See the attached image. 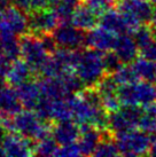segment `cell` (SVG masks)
<instances>
[{
    "label": "cell",
    "mask_w": 156,
    "mask_h": 157,
    "mask_svg": "<svg viewBox=\"0 0 156 157\" xmlns=\"http://www.w3.org/2000/svg\"><path fill=\"white\" fill-rule=\"evenodd\" d=\"M2 15H4V10L0 9V21H1V18H2Z\"/></svg>",
    "instance_id": "obj_36"
},
{
    "label": "cell",
    "mask_w": 156,
    "mask_h": 157,
    "mask_svg": "<svg viewBox=\"0 0 156 157\" xmlns=\"http://www.w3.org/2000/svg\"><path fill=\"white\" fill-rule=\"evenodd\" d=\"M140 56L156 62V39L149 45H147L146 47L140 49Z\"/></svg>",
    "instance_id": "obj_31"
},
{
    "label": "cell",
    "mask_w": 156,
    "mask_h": 157,
    "mask_svg": "<svg viewBox=\"0 0 156 157\" xmlns=\"http://www.w3.org/2000/svg\"><path fill=\"white\" fill-rule=\"evenodd\" d=\"M99 24L100 26H102L118 36L130 33L125 17L119 9L116 10V9L109 8L108 10L103 12L99 17Z\"/></svg>",
    "instance_id": "obj_13"
},
{
    "label": "cell",
    "mask_w": 156,
    "mask_h": 157,
    "mask_svg": "<svg viewBox=\"0 0 156 157\" xmlns=\"http://www.w3.org/2000/svg\"><path fill=\"white\" fill-rule=\"evenodd\" d=\"M131 35L135 40L139 49L146 47L147 45H149L156 39V32L154 31L152 25H148V24H141Z\"/></svg>",
    "instance_id": "obj_24"
},
{
    "label": "cell",
    "mask_w": 156,
    "mask_h": 157,
    "mask_svg": "<svg viewBox=\"0 0 156 157\" xmlns=\"http://www.w3.org/2000/svg\"><path fill=\"white\" fill-rule=\"evenodd\" d=\"M150 1H153V2H154V0H150Z\"/></svg>",
    "instance_id": "obj_39"
},
{
    "label": "cell",
    "mask_w": 156,
    "mask_h": 157,
    "mask_svg": "<svg viewBox=\"0 0 156 157\" xmlns=\"http://www.w3.org/2000/svg\"><path fill=\"white\" fill-rule=\"evenodd\" d=\"M79 127H80V136H79L78 146L80 149V153L82 155H86V156L94 155L99 144L103 139L104 131L91 125H84Z\"/></svg>",
    "instance_id": "obj_12"
},
{
    "label": "cell",
    "mask_w": 156,
    "mask_h": 157,
    "mask_svg": "<svg viewBox=\"0 0 156 157\" xmlns=\"http://www.w3.org/2000/svg\"><path fill=\"white\" fill-rule=\"evenodd\" d=\"M148 155H150V156H156V135L152 136V144H150V148H149Z\"/></svg>",
    "instance_id": "obj_32"
},
{
    "label": "cell",
    "mask_w": 156,
    "mask_h": 157,
    "mask_svg": "<svg viewBox=\"0 0 156 157\" xmlns=\"http://www.w3.org/2000/svg\"><path fill=\"white\" fill-rule=\"evenodd\" d=\"M8 6H9V0H0V9L5 10Z\"/></svg>",
    "instance_id": "obj_33"
},
{
    "label": "cell",
    "mask_w": 156,
    "mask_h": 157,
    "mask_svg": "<svg viewBox=\"0 0 156 157\" xmlns=\"http://www.w3.org/2000/svg\"><path fill=\"white\" fill-rule=\"evenodd\" d=\"M39 116L31 111H20L13 119L15 131L31 140H41L49 135L45 123L39 121Z\"/></svg>",
    "instance_id": "obj_5"
},
{
    "label": "cell",
    "mask_w": 156,
    "mask_h": 157,
    "mask_svg": "<svg viewBox=\"0 0 156 157\" xmlns=\"http://www.w3.org/2000/svg\"><path fill=\"white\" fill-rule=\"evenodd\" d=\"M16 93L22 105L28 110H33L37 107L41 96L40 84L33 82H24L16 87Z\"/></svg>",
    "instance_id": "obj_16"
},
{
    "label": "cell",
    "mask_w": 156,
    "mask_h": 157,
    "mask_svg": "<svg viewBox=\"0 0 156 157\" xmlns=\"http://www.w3.org/2000/svg\"><path fill=\"white\" fill-rule=\"evenodd\" d=\"M138 127L150 136L156 135V115H152V113L143 111V115L139 122Z\"/></svg>",
    "instance_id": "obj_28"
},
{
    "label": "cell",
    "mask_w": 156,
    "mask_h": 157,
    "mask_svg": "<svg viewBox=\"0 0 156 157\" xmlns=\"http://www.w3.org/2000/svg\"><path fill=\"white\" fill-rule=\"evenodd\" d=\"M113 51L125 64L132 63L140 55V49H139L138 45L133 39V37H130L129 33L119 35L117 37L116 45Z\"/></svg>",
    "instance_id": "obj_14"
},
{
    "label": "cell",
    "mask_w": 156,
    "mask_h": 157,
    "mask_svg": "<svg viewBox=\"0 0 156 157\" xmlns=\"http://www.w3.org/2000/svg\"><path fill=\"white\" fill-rule=\"evenodd\" d=\"M80 136V127L77 123L71 121H62L53 127V138L57 140V144H69L76 142V140Z\"/></svg>",
    "instance_id": "obj_15"
},
{
    "label": "cell",
    "mask_w": 156,
    "mask_h": 157,
    "mask_svg": "<svg viewBox=\"0 0 156 157\" xmlns=\"http://www.w3.org/2000/svg\"><path fill=\"white\" fill-rule=\"evenodd\" d=\"M150 25H152V28L154 29V31L156 32V9H155V12H154V15H153V18H152V22H150Z\"/></svg>",
    "instance_id": "obj_34"
},
{
    "label": "cell",
    "mask_w": 156,
    "mask_h": 157,
    "mask_svg": "<svg viewBox=\"0 0 156 157\" xmlns=\"http://www.w3.org/2000/svg\"><path fill=\"white\" fill-rule=\"evenodd\" d=\"M154 4H156V0H154Z\"/></svg>",
    "instance_id": "obj_38"
},
{
    "label": "cell",
    "mask_w": 156,
    "mask_h": 157,
    "mask_svg": "<svg viewBox=\"0 0 156 157\" xmlns=\"http://www.w3.org/2000/svg\"><path fill=\"white\" fill-rule=\"evenodd\" d=\"M75 70L86 87H96L107 75L103 64V52L94 48L80 51Z\"/></svg>",
    "instance_id": "obj_1"
},
{
    "label": "cell",
    "mask_w": 156,
    "mask_h": 157,
    "mask_svg": "<svg viewBox=\"0 0 156 157\" xmlns=\"http://www.w3.org/2000/svg\"><path fill=\"white\" fill-rule=\"evenodd\" d=\"M111 76H113V78L115 79V82H116L119 86H121V85H126V84L135 83V82H138L139 79H140L138 74H137V71H135V69L133 68V66H132L131 63H127V64L124 63V64L117 70L116 72H114Z\"/></svg>",
    "instance_id": "obj_25"
},
{
    "label": "cell",
    "mask_w": 156,
    "mask_h": 157,
    "mask_svg": "<svg viewBox=\"0 0 156 157\" xmlns=\"http://www.w3.org/2000/svg\"><path fill=\"white\" fill-rule=\"evenodd\" d=\"M2 148L8 156H28L31 154L30 139L25 136H18L10 133L5 135L2 140Z\"/></svg>",
    "instance_id": "obj_17"
},
{
    "label": "cell",
    "mask_w": 156,
    "mask_h": 157,
    "mask_svg": "<svg viewBox=\"0 0 156 157\" xmlns=\"http://www.w3.org/2000/svg\"><path fill=\"white\" fill-rule=\"evenodd\" d=\"M29 28V20L20 7H7L0 21V30H8L15 35H24Z\"/></svg>",
    "instance_id": "obj_11"
},
{
    "label": "cell",
    "mask_w": 156,
    "mask_h": 157,
    "mask_svg": "<svg viewBox=\"0 0 156 157\" xmlns=\"http://www.w3.org/2000/svg\"><path fill=\"white\" fill-rule=\"evenodd\" d=\"M143 107L137 105H122L119 109L109 113L108 130L113 135L132 131L139 126L143 115Z\"/></svg>",
    "instance_id": "obj_2"
},
{
    "label": "cell",
    "mask_w": 156,
    "mask_h": 157,
    "mask_svg": "<svg viewBox=\"0 0 156 157\" xmlns=\"http://www.w3.org/2000/svg\"><path fill=\"white\" fill-rule=\"evenodd\" d=\"M131 64L135 69L139 78L154 83L156 75V62L148 60L146 57L140 56L138 59H135Z\"/></svg>",
    "instance_id": "obj_22"
},
{
    "label": "cell",
    "mask_w": 156,
    "mask_h": 157,
    "mask_svg": "<svg viewBox=\"0 0 156 157\" xmlns=\"http://www.w3.org/2000/svg\"><path fill=\"white\" fill-rule=\"evenodd\" d=\"M122 105H137L146 107L156 101V86L153 82L143 80L121 85L117 91Z\"/></svg>",
    "instance_id": "obj_3"
},
{
    "label": "cell",
    "mask_w": 156,
    "mask_h": 157,
    "mask_svg": "<svg viewBox=\"0 0 156 157\" xmlns=\"http://www.w3.org/2000/svg\"><path fill=\"white\" fill-rule=\"evenodd\" d=\"M103 64L104 68H106L107 75H113L124 63L122 62V60L114 51H109V52H106L103 54Z\"/></svg>",
    "instance_id": "obj_27"
},
{
    "label": "cell",
    "mask_w": 156,
    "mask_h": 157,
    "mask_svg": "<svg viewBox=\"0 0 156 157\" xmlns=\"http://www.w3.org/2000/svg\"><path fill=\"white\" fill-rule=\"evenodd\" d=\"M118 35L114 33L111 31L104 29L102 26L93 28L86 32V39L85 46L88 48H94L101 52H109L113 51L117 41Z\"/></svg>",
    "instance_id": "obj_10"
},
{
    "label": "cell",
    "mask_w": 156,
    "mask_h": 157,
    "mask_svg": "<svg viewBox=\"0 0 156 157\" xmlns=\"http://www.w3.org/2000/svg\"><path fill=\"white\" fill-rule=\"evenodd\" d=\"M57 141L54 138H49V135L39 140V144L36 147L35 153L40 156H52L57 151Z\"/></svg>",
    "instance_id": "obj_26"
},
{
    "label": "cell",
    "mask_w": 156,
    "mask_h": 157,
    "mask_svg": "<svg viewBox=\"0 0 156 157\" xmlns=\"http://www.w3.org/2000/svg\"><path fill=\"white\" fill-rule=\"evenodd\" d=\"M116 1L117 0H84L86 6H88L99 15H101L106 10H108L109 8H113Z\"/></svg>",
    "instance_id": "obj_29"
},
{
    "label": "cell",
    "mask_w": 156,
    "mask_h": 157,
    "mask_svg": "<svg viewBox=\"0 0 156 157\" xmlns=\"http://www.w3.org/2000/svg\"><path fill=\"white\" fill-rule=\"evenodd\" d=\"M115 142L119 151V155L123 156H140L148 155L152 136L145 133L141 130H132V131L114 135Z\"/></svg>",
    "instance_id": "obj_4"
},
{
    "label": "cell",
    "mask_w": 156,
    "mask_h": 157,
    "mask_svg": "<svg viewBox=\"0 0 156 157\" xmlns=\"http://www.w3.org/2000/svg\"><path fill=\"white\" fill-rule=\"evenodd\" d=\"M21 55L23 60L31 67L32 70H40V68L48 60L47 51L44 47L40 38L33 35H23L20 39Z\"/></svg>",
    "instance_id": "obj_6"
},
{
    "label": "cell",
    "mask_w": 156,
    "mask_h": 157,
    "mask_svg": "<svg viewBox=\"0 0 156 157\" xmlns=\"http://www.w3.org/2000/svg\"><path fill=\"white\" fill-rule=\"evenodd\" d=\"M117 7L123 13H127L138 18L141 24L152 22L155 12L153 1L150 0H121Z\"/></svg>",
    "instance_id": "obj_9"
},
{
    "label": "cell",
    "mask_w": 156,
    "mask_h": 157,
    "mask_svg": "<svg viewBox=\"0 0 156 157\" xmlns=\"http://www.w3.org/2000/svg\"><path fill=\"white\" fill-rule=\"evenodd\" d=\"M100 15L96 13L93 9H91L88 6H78L75 10L74 15L71 17L70 22L72 23L78 29H82L84 31H90L91 29L96 28V25L99 23Z\"/></svg>",
    "instance_id": "obj_19"
},
{
    "label": "cell",
    "mask_w": 156,
    "mask_h": 157,
    "mask_svg": "<svg viewBox=\"0 0 156 157\" xmlns=\"http://www.w3.org/2000/svg\"><path fill=\"white\" fill-rule=\"evenodd\" d=\"M29 28L37 33H52L60 24V17L54 10L33 9L29 15Z\"/></svg>",
    "instance_id": "obj_8"
},
{
    "label": "cell",
    "mask_w": 156,
    "mask_h": 157,
    "mask_svg": "<svg viewBox=\"0 0 156 157\" xmlns=\"http://www.w3.org/2000/svg\"><path fill=\"white\" fill-rule=\"evenodd\" d=\"M110 135H113V133L109 130H104L103 139L101 140V142L99 144L98 148H96L94 156L98 157H113L119 155L117 144L115 142V140H111Z\"/></svg>",
    "instance_id": "obj_23"
},
{
    "label": "cell",
    "mask_w": 156,
    "mask_h": 157,
    "mask_svg": "<svg viewBox=\"0 0 156 157\" xmlns=\"http://www.w3.org/2000/svg\"><path fill=\"white\" fill-rule=\"evenodd\" d=\"M80 5V0H51L49 5L52 10H54L60 17L61 21L67 22L71 21L75 10Z\"/></svg>",
    "instance_id": "obj_21"
},
{
    "label": "cell",
    "mask_w": 156,
    "mask_h": 157,
    "mask_svg": "<svg viewBox=\"0 0 156 157\" xmlns=\"http://www.w3.org/2000/svg\"><path fill=\"white\" fill-rule=\"evenodd\" d=\"M57 46L68 49H77L85 46L86 31L78 29L69 21L59 24L57 28L52 32Z\"/></svg>",
    "instance_id": "obj_7"
},
{
    "label": "cell",
    "mask_w": 156,
    "mask_h": 157,
    "mask_svg": "<svg viewBox=\"0 0 156 157\" xmlns=\"http://www.w3.org/2000/svg\"><path fill=\"white\" fill-rule=\"evenodd\" d=\"M154 83L156 84V75H155V79H154Z\"/></svg>",
    "instance_id": "obj_37"
},
{
    "label": "cell",
    "mask_w": 156,
    "mask_h": 157,
    "mask_svg": "<svg viewBox=\"0 0 156 157\" xmlns=\"http://www.w3.org/2000/svg\"><path fill=\"white\" fill-rule=\"evenodd\" d=\"M18 99L16 90L14 91L12 87L0 88V116L9 117L15 116L21 111L22 103Z\"/></svg>",
    "instance_id": "obj_18"
},
{
    "label": "cell",
    "mask_w": 156,
    "mask_h": 157,
    "mask_svg": "<svg viewBox=\"0 0 156 157\" xmlns=\"http://www.w3.org/2000/svg\"><path fill=\"white\" fill-rule=\"evenodd\" d=\"M80 149H79V146L78 144L74 142V144H63L61 148L57 149L55 156H63V157H75L80 155Z\"/></svg>",
    "instance_id": "obj_30"
},
{
    "label": "cell",
    "mask_w": 156,
    "mask_h": 157,
    "mask_svg": "<svg viewBox=\"0 0 156 157\" xmlns=\"http://www.w3.org/2000/svg\"><path fill=\"white\" fill-rule=\"evenodd\" d=\"M4 155H6V153H5L2 146H0V156H4Z\"/></svg>",
    "instance_id": "obj_35"
},
{
    "label": "cell",
    "mask_w": 156,
    "mask_h": 157,
    "mask_svg": "<svg viewBox=\"0 0 156 157\" xmlns=\"http://www.w3.org/2000/svg\"><path fill=\"white\" fill-rule=\"evenodd\" d=\"M31 67L25 61L16 60L10 66L8 72L6 75V82L9 84V86H16L23 84L28 80L31 72Z\"/></svg>",
    "instance_id": "obj_20"
}]
</instances>
